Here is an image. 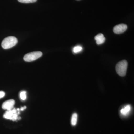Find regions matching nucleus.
I'll list each match as a JSON object with an SVG mask.
<instances>
[{
  "mask_svg": "<svg viewBox=\"0 0 134 134\" xmlns=\"http://www.w3.org/2000/svg\"><path fill=\"white\" fill-rule=\"evenodd\" d=\"M17 43L18 40L16 38L13 36H9L3 40L2 46L4 49H9L15 46Z\"/></svg>",
  "mask_w": 134,
  "mask_h": 134,
  "instance_id": "obj_1",
  "label": "nucleus"
},
{
  "mask_svg": "<svg viewBox=\"0 0 134 134\" xmlns=\"http://www.w3.org/2000/svg\"><path fill=\"white\" fill-rule=\"evenodd\" d=\"M128 63L126 60H123L118 63L115 67L116 72L120 76H125L126 74Z\"/></svg>",
  "mask_w": 134,
  "mask_h": 134,
  "instance_id": "obj_2",
  "label": "nucleus"
},
{
  "mask_svg": "<svg viewBox=\"0 0 134 134\" xmlns=\"http://www.w3.org/2000/svg\"><path fill=\"white\" fill-rule=\"evenodd\" d=\"M42 55L43 53L40 51L32 52L25 54L24 57V60L28 62L33 61L40 58Z\"/></svg>",
  "mask_w": 134,
  "mask_h": 134,
  "instance_id": "obj_3",
  "label": "nucleus"
},
{
  "mask_svg": "<svg viewBox=\"0 0 134 134\" xmlns=\"http://www.w3.org/2000/svg\"><path fill=\"white\" fill-rule=\"evenodd\" d=\"M127 29V25L121 24L114 26L113 29L114 32L117 34H120L125 32Z\"/></svg>",
  "mask_w": 134,
  "mask_h": 134,
  "instance_id": "obj_4",
  "label": "nucleus"
},
{
  "mask_svg": "<svg viewBox=\"0 0 134 134\" xmlns=\"http://www.w3.org/2000/svg\"><path fill=\"white\" fill-rule=\"evenodd\" d=\"M15 104V100L13 99L6 100L3 103L2 108L3 110H12Z\"/></svg>",
  "mask_w": 134,
  "mask_h": 134,
  "instance_id": "obj_5",
  "label": "nucleus"
},
{
  "mask_svg": "<svg viewBox=\"0 0 134 134\" xmlns=\"http://www.w3.org/2000/svg\"><path fill=\"white\" fill-rule=\"evenodd\" d=\"M95 39L96 40V43L98 45H100L104 43L105 41V38L103 34H99L96 35L95 37Z\"/></svg>",
  "mask_w": 134,
  "mask_h": 134,
  "instance_id": "obj_6",
  "label": "nucleus"
},
{
  "mask_svg": "<svg viewBox=\"0 0 134 134\" xmlns=\"http://www.w3.org/2000/svg\"><path fill=\"white\" fill-rule=\"evenodd\" d=\"M14 113H15L13 112L12 110H7L4 114L3 117L7 119L12 120V116Z\"/></svg>",
  "mask_w": 134,
  "mask_h": 134,
  "instance_id": "obj_7",
  "label": "nucleus"
},
{
  "mask_svg": "<svg viewBox=\"0 0 134 134\" xmlns=\"http://www.w3.org/2000/svg\"><path fill=\"white\" fill-rule=\"evenodd\" d=\"M131 106L129 105H128L121 110L120 112L122 115H126L129 112Z\"/></svg>",
  "mask_w": 134,
  "mask_h": 134,
  "instance_id": "obj_8",
  "label": "nucleus"
},
{
  "mask_svg": "<svg viewBox=\"0 0 134 134\" xmlns=\"http://www.w3.org/2000/svg\"><path fill=\"white\" fill-rule=\"evenodd\" d=\"M77 114L76 113H74L72 115L71 119V124L72 126H75L76 125L77 120Z\"/></svg>",
  "mask_w": 134,
  "mask_h": 134,
  "instance_id": "obj_9",
  "label": "nucleus"
},
{
  "mask_svg": "<svg viewBox=\"0 0 134 134\" xmlns=\"http://www.w3.org/2000/svg\"><path fill=\"white\" fill-rule=\"evenodd\" d=\"M82 49V47L81 46H76L73 48V51L75 53H77L81 52Z\"/></svg>",
  "mask_w": 134,
  "mask_h": 134,
  "instance_id": "obj_10",
  "label": "nucleus"
},
{
  "mask_svg": "<svg viewBox=\"0 0 134 134\" xmlns=\"http://www.w3.org/2000/svg\"><path fill=\"white\" fill-rule=\"evenodd\" d=\"M19 97L22 100H26V92L24 91H21L19 93Z\"/></svg>",
  "mask_w": 134,
  "mask_h": 134,
  "instance_id": "obj_11",
  "label": "nucleus"
},
{
  "mask_svg": "<svg viewBox=\"0 0 134 134\" xmlns=\"http://www.w3.org/2000/svg\"><path fill=\"white\" fill-rule=\"evenodd\" d=\"M19 2L24 3H32L36 2L37 0H18Z\"/></svg>",
  "mask_w": 134,
  "mask_h": 134,
  "instance_id": "obj_12",
  "label": "nucleus"
},
{
  "mask_svg": "<svg viewBox=\"0 0 134 134\" xmlns=\"http://www.w3.org/2000/svg\"><path fill=\"white\" fill-rule=\"evenodd\" d=\"M5 92L3 91H0V99L2 98L5 97Z\"/></svg>",
  "mask_w": 134,
  "mask_h": 134,
  "instance_id": "obj_13",
  "label": "nucleus"
},
{
  "mask_svg": "<svg viewBox=\"0 0 134 134\" xmlns=\"http://www.w3.org/2000/svg\"><path fill=\"white\" fill-rule=\"evenodd\" d=\"M26 106H24L23 107H21V111H23L24 110H25V109H26Z\"/></svg>",
  "mask_w": 134,
  "mask_h": 134,
  "instance_id": "obj_14",
  "label": "nucleus"
}]
</instances>
